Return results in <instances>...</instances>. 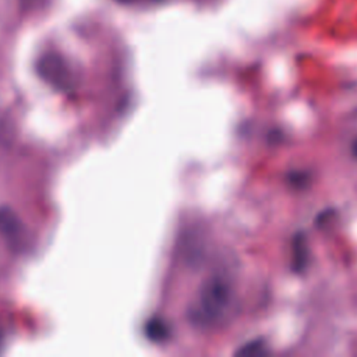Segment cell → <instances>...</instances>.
I'll return each instance as SVG.
<instances>
[{
  "label": "cell",
  "mask_w": 357,
  "mask_h": 357,
  "mask_svg": "<svg viewBox=\"0 0 357 357\" xmlns=\"http://www.w3.org/2000/svg\"><path fill=\"white\" fill-rule=\"evenodd\" d=\"M121 4H152V3H158V1H162V0H116Z\"/></svg>",
  "instance_id": "cell-7"
},
{
  "label": "cell",
  "mask_w": 357,
  "mask_h": 357,
  "mask_svg": "<svg viewBox=\"0 0 357 357\" xmlns=\"http://www.w3.org/2000/svg\"><path fill=\"white\" fill-rule=\"evenodd\" d=\"M351 152H353V156L357 159V139L351 145Z\"/></svg>",
  "instance_id": "cell-8"
},
{
  "label": "cell",
  "mask_w": 357,
  "mask_h": 357,
  "mask_svg": "<svg viewBox=\"0 0 357 357\" xmlns=\"http://www.w3.org/2000/svg\"><path fill=\"white\" fill-rule=\"evenodd\" d=\"M0 233L8 241H17L22 233V225L18 215L8 206L0 208Z\"/></svg>",
  "instance_id": "cell-3"
},
{
  "label": "cell",
  "mask_w": 357,
  "mask_h": 357,
  "mask_svg": "<svg viewBox=\"0 0 357 357\" xmlns=\"http://www.w3.org/2000/svg\"><path fill=\"white\" fill-rule=\"evenodd\" d=\"M233 303L234 287L231 282L222 275H213L202 283L191 317L195 324L212 326L226 318Z\"/></svg>",
  "instance_id": "cell-1"
},
{
  "label": "cell",
  "mask_w": 357,
  "mask_h": 357,
  "mask_svg": "<svg viewBox=\"0 0 357 357\" xmlns=\"http://www.w3.org/2000/svg\"><path fill=\"white\" fill-rule=\"evenodd\" d=\"M169 333H170V329L167 324L162 319H152L146 325V336L151 340L163 342L165 339L169 337Z\"/></svg>",
  "instance_id": "cell-5"
},
{
  "label": "cell",
  "mask_w": 357,
  "mask_h": 357,
  "mask_svg": "<svg viewBox=\"0 0 357 357\" xmlns=\"http://www.w3.org/2000/svg\"><path fill=\"white\" fill-rule=\"evenodd\" d=\"M38 74L45 82L59 91H70L74 85L70 66L56 53H47L39 59Z\"/></svg>",
  "instance_id": "cell-2"
},
{
  "label": "cell",
  "mask_w": 357,
  "mask_h": 357,
  "mask_svg": "<svg viewBox=\"0 0 357 357\" xmlns=\"http://www.w3.org/2000/svg\"><path fill=\"white\" fill-rule=\"evenodd\" d=\"M308 264V247L303 233H297L291 241V268L303 272Z\"/></svg>",
  "instance_id": "cell-4"
},
{
  "label": "cell",
  "mask_w": 357,
  "mask_h": 357,
  "mask_svg": "<svg viewBox=\"0 0 357 357\" xmlns=\"http://www.w3.org/2000/svg\"><path fill=\"white\" fill-rule=\"evenodd\" d=\"M3 342H4V331H3V328L0 326V350H1V347H3Z\"/></svg>",
  "instance_id": "cell-9"
},
{
  "label": "cell",
  "mask_w": 357,
  "mask_h": 357,
  "mask_svg": "<svg viewBox=\"0 0 357 357\" xmlns=\"http://www.w3.org/2000/svg\"><path fill=\"white\" fill-rule=\"evenodd\" d=\"M266 353H268V349H266L264 340H261V339L251 340V342L243 344L236 351L237 356H262V354H266Z\"/></svg>",
  "instance_id": "cell-6"
}]
</instances>
